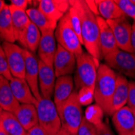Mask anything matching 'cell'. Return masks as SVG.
<instances>
[{"label":"cell","mask_w":135,"mask_h":135,"mask_svg":"<svg viewBox=\"0 0 135 135\" xmlns=\"http://www.w3.org/2000/svg\"><path fill=\"white\" fill-rule=\"evenodd\" d=\"M78 7L82 23V41L88 53L100 61L102 59L100 47V29L95 16L88 7L86 1H73Z\"/></svg>","instance_id":"1"},{"label":"cell","mask_w":135,"mask_h":135,"mask_svg":"<svg viewBox=\"0 0 135 135\" xmlns=\"http://www.w3.org/2000/svg\"><path fill=\"white\" fill-rule=\"evenodd\" d=\"M117 74L105 64H100L94 89V100L105 114L111 116Z\"/></svg>","instance_id":"2"},{"label":"cell","mask_w":135,"mask_h":135,"mask_svg":"<svg viewBox=\"0 0 135 135\" xmlns=\"http://www.w3.org/2000/svg\"><path fill=\"white\" fill-rule=\"evenodd\" d=\"M100 62L88 53L83 52L76 57V69L74 83L75 84V91L82 88H90L95 89L97 76V70Z\"/></svg>","instance_id":"3"},{"label":"cell","mask_w":135,"mask_h":135,"mask_svg":"<svg viewBox=\"0 0 135 135\" xmlns=\"http://www.w3.org/2000/svg\"><path fill=\"white\" fill-rule=\"evenodd\" d=\"M62 127L70 135H76L83 120V110L76 91H74L69 99L57 110Z\"/></svg>","instance_id":"4"},{"label":"cell","mask_w":135,"mask_h":135,"mask_svg":"<svg viewBox=\"0 0 135 135\" xmlns=\"http://www.w3.org/2000/svg\"><path fill=\"white\" fill-rule=\"evenodd\" d=\"M54 34L58 45L73 53L76 57L83 53V45L72 28L68 12L57 23Z\"/></svg>","instance_id":"5"},{"label":"cell","mask_w":135,"mask_h":135,"mask_svg":"<svg viewBox=\"0 0 135 135\" xmlns=\"http://www.w3.org/2000/svg\"><path fill=\"white\" fill-rule=\"evenodd\" d=\"M36 107L39 126L50 135H56L62 129V122L54 102L42 98Z\"/></svg>","instance_id":"6"},{"label":"cell","mask_w":135,"mask_h":135,"mask_svg":"<svg viewBox=\"0 0 135 135\" xmlns=\"http://www.w3.org/2000/svg\"><path fill=\"white\" fill-rule=\"evenodd\" d=\"M105 65L124 76L135 79V54L117 50L104 57Z\"/></svg>","instance_id":"7"},{"label":"cell","mask_w":135,"mask_h":135,"mask_svg":"<svg viewBox=\"0 0 135 135\" xmlns=\"http://www.w3.org/2000/svg\"><path fill=\"white\" fill-rule=\"evenodd\" d=\"M2 46L6 54L7 64L12 77L25 78V58L23 48L15 43L3 42Z\"/></svg>","instance_id":"8"},{"label":"cell","mask_w":135,"mask_h":135,"mask_svg":"<svg viewBox=\"0 0 135 135\" xmlns=\"http://www.w3.org/2000/svg\"><path fill=\"white\" fill-rule=\"evenodd\" d=\"M111 28L119 50L126 52L133 53L131 45L132 24L125 16L117 20H106Z\"/></svg>","instance_id":"9"},{"label":"cell","mask_w":135,"mask_h":135,"mask_svg":"<svg viewBox=\"0 0 135 135\" xmlns=\"http://www.w3.org/2000/svg\"><path fill=\"white\" fill-rule=\"evenodd\" d=\"M76 69V56L57 45L54 59V70L57 78L71 75Z\"/></svg>","instance_id":"10"},{"label":"cell","mask_w":135,"mask_h":135,"mask_svg":"<svg viewBox=\"0 0 135 135\" xmlns=\"http://www.w3.org/2000/svg\"><path fill=\"white\" fill-rule=\"evenodd\" d=\"M24 58H25V79L29 85L33 95L38 101L42 99L38 83L39 75V59L36 56L28 51L26 49H23Z\"/></svg>","instance_id":"11"},{"label":"cell","mask_w":135,"mask_h":135,"mask_svg":"<svg viewBox=\"0 0 135 135\" xmlns=\"http://www.w3.org/2000/svg\"><path fill=\"white\" fill-rule=\"evenodd\" d=\"M38 9L52 22L57 23L70 9V1L66 0H40Z\"/></svg>","instance_id":"12"},{"label":"cell","mask_w":135,"mask_h":135,"mask_svg":"<svg viewBox=\"0 0 135 135\" xmlns=\"http://www.w3.org/2000/svg\"><path fill=\"white\" fill-rule=\"evenodd\" d=\"M118 135H135V118L130 108L125 106L112 116Z\"/></svg>","instance_id":"13"},{"label":"cell","mask_w":135,"mask_h":135,"mask_svg":"<svg viewBox=\"0 0 135 135\" xmlns=\"http://www.w3.org/2000/svg\"><path fill=\"white\" fill-rule=\"evenodd\" d=\"M56 38L54 30L41 33V38L38 46L39 60L49 66L54 67V59L57 51Z\"/></svg>","instance_id":"14"},{"label":"cell","mask_w":135,"mask_h":135,"mask_svg":"<svg viewBox=\"0 0 135 135\" xmlns=\"http://www.w3.org/2000/svg\"><path fill=\"white\" fill-rule=\"evenodd\" d=\"M55 72L54 67L49 66L39 60V89L43 99L51 100L54 96L55 86Z\"/></svg>","instance_id":"15"},{"label":"cell","mask_w":135,"mask_h":135,"mask_svg":"<svg viewBox=\"0 0 135 135\" xmlns=\"http://www.w3.org/2000/svg\"><path fill=\"white\" fill-rule=\"evenodd\" d=\"M97 22L100 29V47L101 57L104 58L108 54L118 50V47L111 28L107 21L101 16H98Z\"/></svg>","instance_id":"16"},{"label":"cell","mask_w":135,"mask_h":135,"mask_svg":"<svg viewBox=\"0 0 135 135\" xmlns=\"http://www.w3.org/2000/svg\"><path fill=\"white\" fill-rule=\"evenodd\" d=\"M74 91V79L71 75L58 77L56 79L54 91V102L59 110L65 102L69 99Z\"/></svg>","instance_id":"17"},{"label":"cell","mask_w":135,"mask_h":135,"mask_svg":"<svg viewBox=\"0 0 135 135\" xmlns=\"http://www.w3.org/2000/svg\"><path fill=\"white\" fill-rule=\"evenodd\" d=\"M10 86L16 100L20 104H31L36 105L38 100L33 95L32 90L24 79L12 77Z\"/></svg>","instance_id":"18"},{"label":"cell","mask_w":135,"mask_h":135,"mask_svg":"<svg viewBox=\"0 0 135 135\" xmlns=\"http://www.w3.org/2000/svg\"><path fill=\"white\" fill-rule=\"evenodd\" d=\"M9 7L16 41H19L20 44L22 45L23 35L25 33L28 24L30 23V20L26 13V11L17 8L11 4L9 5Z\"/></svg>","instance_id":"19"},{"label":"cell","mask_w":135,"mask_h":135,"mask_svg":"<svg viewBox=\"0 0 135 135\" xmlns=\"http://www.w3.org/2000/svg\"><path fill=\"white\" fill-rule=\"evenodd\" d=\"M129 96V80L126 76L117 74L116 88L113 98L111 116L120 108H124L128 102Z\"/></svg>","instance_id":"20"},{"label":"cell","mask_w":135,"mask_h":135,"mask_svg":"<svg viewBox=\"0 0 135 135\" xmlns=\"http://www.w3.org/2000/svg\"><path fill=\"white\" fill-rule=\"evenodd\" d=\"M20 104L16 100L12 93L10 80L0 75V107L3 111L15 114Z\"/></svg>","instance_id":"21"},{"label":"cell","mask_w":135,"mask_h":135,"mask_svg":"<svg viewBox=\"0 0 135 135\" xmlns=\"http://www.w3.org/2000/svg\"><path fill=\"white\" fill-rule=\"evenodd\" d=\"M21 126L27 132L38 124V116L36 107L31 104H20L14 114Z\"/></svg>","instance_id":"22"},{"label":"cell","mask_w":135,"mask_h":135,"mask_svg":"<svg viewBox=\"0 0 135 135\" xmlns=\"http://www.w3.org/2000/svg\"><path fill=\"white\" fill-rule=\"evenodd\" d=\"M0 40L9 43H14L16 41L8 4L5 5L0 13Z\"/></svg>","instance_id":"23"},{"label":"cell","mask_w":135,"mask_h":135,"mask_svg":"<svg viewBox=\"0 0 135 135\" xmlns=\"http://www.w3.org/2000/svg\"><path fill=\"white\" fill-rule=\"evenodd\" d=\"M95 3L100 16L105 20H117L125 16L123 11L113 0H97Z\"/></svg>","instance_id":"24"},{"label":"cell","mask_w":135,"mask_h":135,"mask_svg":"<svg viewBox=\"0 0 135 135\" xmlns=\"http://www.w3.org/2000/svg\"><path fill=\"white\" fill-rule=\"evenodd\" d=\"M0 123L7 135H28L13 113L3 111L0 115Z\"/></svg>","instance_id":"25"},{"label":"cell","mask_w":135,"mask_h":135,"mask_svg":"<svg viewBox=\"0 0 135 135\" xmlns=\"http://www.w3.org/2000/svg\"><path fill=\"white\" fill-rule=\"evenodd\" d=\"M26 13L30 21L39 28L41 33L50 30L55 31L57 23H55L49 20L38 8H28L26 11Z\"/></svg>","instance_id":"26"},{"label":"cell","mask_w":135,"mask_h":135,"mask_svg":"<svg viewBox=\"0 0 135 135\" xmlns=\"http://www.w3.org/2000/svg\"><path fill=\"white\" fill-rule=\"evenodd\" d=\"M41 38V32L39 28L31 21L23 35L22 48L26 49L31 53L34 54L37 51L39 43Z\"/></svg>","instance_id":"27"},{"label":"cell","mask_w":135,"mask_h":135,"mask_svg":"<svg viewBox=\"0 0 135 135\" xmlns=\"http://www.w3.org/2000/svg\"><path fill=\"white\" fill-rule=\"evenodd\" d=\"M104 111L103 109L98 104H91L89 105L85 110L84 118L89 121L90 123L94 125L95 126H98L103 123L104 117Z\"/></svg>","instance_id":"28"},{"label":"cell","mask_w":135,"mask_h":135,"mask_svg":"<svg viewBox=\"0 0 135 135\" xmlns=\"http://www.w3.org/2000/svg\"><path fill=\"white\" fill-rule=\"evenodd\" d=\"M70 7L69 11H68V14L70 16V20L71 23V25H72L74 31L75 32L76 35L78 36V37L79 38V40L83 45L82 36H81L82 23H81V16H80L79 11L78 7H76V5L74 3L73 1H70Z\"/></svg>","instance_id":"29"},{"label":"cell","mask_w":135,"mask_h":135,"mask_svg":"<svg viewBox=\"0 0 135 135\" xmlns=\"http://www.w3.org/2000/svg\"><path fill=\"white\" fill-rule=\"evenodd\" d=\"M79 101L82 106H89L94 100V89L90 88H82L76 91Z\"/></svg>","instance_id":"30"},{"label":"cell","mask_w":135,"mask_h":135,"mask_svg":"<svg viewBox=\"0 0 135 135\" xmlns=\"http://www.w3.org/2000/svg\"><path fill=\"white\" fill-rule=\"evenodd\" d=\"M115 3L123 11L126 17H129L135 22V5L131 0H115Z\"/></svg>","instance_id":"31"},{"label":"cell","mask_w":135,"mask_h":135,"mask_svg":"<svg viewBox=\"0 0 135 135\" xmlns=\"http://www.w3.org/2000/svg\"><path fill=\"white\" fill-rule=\"evenodd\" d=\"M0 75L5 77L8 80L12 79V75L8 67L6 54L1 44H0Z\"/></svg>","instance_id":"32"},{"label":"cell","mask_w":135,"mask_h":135,"mask_svg":"<svg viewBox=\"0 0 135 135\" xmlns=\"http://www.w3.org/2000/svg\"><path fill=\"white\" fill-rule=\"evenodd\" d=\"M96 127L88 121L83 117V120L79 127L76 135H96Z\"/></svg>","instance_id":"33"},{"label":"cell","mask_w":135,"mask_h":135,"mask_svg":"<svg viewBox=\"0 0 135 135\" xmlns=\"http://www.w3.org/2000/svg\"><path fill=\"white\" fill-rule=\"evenodd\" d=\"M127 106L135 109V81H129V96Z\"/></svg>","instance_id":"34"},{"label":"cell","mask_w":135,"mask_h":135,"mask_svg":"<svg viewBox=\"0 0 135 135\" xmlns=\"http://www.w3.org/2000/svg\"><path fill=\"white\" fill-rule=\"evenodd\" d=\"M96 127V135H115L111 128L106 123V122H103L102 124L99 125Z\"/></svg>","instance_id":"35"},{"label":"cell","mask_w":135,"mask_h":135,"mask_svg":"<svg viewBox=\"0 0 135 135\" xmlns=\"http://www.w3.org/2000/svg\"><path fill=\"white\" fill-rule=\"evenodd\" d=\"M31 1H28V0H11V5L14 6L17 8H20L23 11H27L28 5L31 3Z\"/></svg>","instance_id":"36"},{"label":"cell","mask_w":135,"mask_h":135,"mask_svg":"<svg viewBox=\"0 0 135 135\" xmlns=\"http://www.w3.org/2000/svg\"><path fill=\"white\" fill-rule=\"evenodd\" d=\"M28 135H50L43 128H41L39 125L34 126L31 129L27 132Z\"/></svg>","instance_id":"37"},{"label":"cell","mask_w":135,"mask_h":135,"mask_svg":"<svg viewBox=\"0 0 135 135\" xmlns=\"http://www.w3.org/2000/svg\"><path fill=\"white\" fill-rule=\"evenodd\" d=\"M131 45L133 50V54H135V22L132 24V32H131Z\"/></svg>","instance_id":"38"},{"label":"cell","mask_w":135,"mask_h":135,"mask_svg":"<svg viewBox=\"0 0 135 135\" xmlns=\"http://www.w3.org/2000/svg\"><path fill=\"white\" fill-rule=\"evenodd\" d=\"M56 135H70L62 127V129H61L60 130H59V132L56 134Z\"/></svg>","instance_id":"39"},{"label":"cell","mask_w":135,"mask_h":135,"mask_svg":"<svg viewBox=\"0 0 135 135\" xmlns=\"http://www.w3.org/2000/svg\"><path fill=\"white\" fill-rule=\"evenodd\" d=\"M6 3L4 1H3V0H0V13H1V11H3V7H5Z\"/></svg>","instance_id":"40"},{"label":"cell","mask_w":135,"mask_h":135,"mask_svg":"<svg viewBox=\"0 0 135 135\" xmlns=\"http://www.w3.org/2000/svg\"><path fill=\"white\" fill-rule=\"evenodd\" d=\"M0 135H7L5 133V130L3 129V128L1 125V123H0Z\"/></svg>","instance_id":"41"},{"label":"cell","mask_w":135,"mask_h":135,"mask_svg":"<svg viewBox=\"0 0 135 135\" xmlns=\"http://www.w3.org/2000/svg\"><path fill=\"white\" fill-rule=\"evenodd\" d=\"M3 109L1 107H0V115H1V114L3 113Z\"/></svg>","instance_id":"42"},{"label":"cell","mask_w":135,"mask_h":135,"mask_svg":"<svg viewBox=\"0 0 135 135\" xmlns=\"http://www.w3.org/2000/svg\"><path fill=\"white\" fill-rule=\"evenodd\" d=\"M132 110V112H133V114L134 116V118H135V109H131Z\"/></svg>","instance_id":"43"},{"label":"cell","mask_w":135,"mask_h":135,"mask_svg":"<svg viewBox=\"0 0 135 135\" xmlns=\"http://www.w3.org/2000/svg\"><path fill=\"white\" fill-rule=\"evenodd\" d=\"M131 1H132V2H133V3L135 5V0H131Z\"/></svg>","instance_id":"44"},{"label":"cell","mask_w":135,"mask_h":135,"mask_svg":"<svg viewBox=\"0 0 135 135\" xmlns=\"http://www.w3.org/2000/svg\"></svg>","instance_id":"45"}]
</instances>
